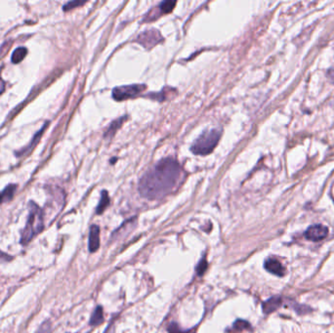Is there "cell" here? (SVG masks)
I'll use <instances>...</instances> for the list:
<instances>
[{
    "instance_id": "obj_7",
    "label": "cell",
    "mask_w": 334,
    "mask_h": 333,
    "mask_svg": "<svg viewBox=\"0 0 334 333\" xmlns=\"http://www.w3.org/2000/svg\"><path fill=\"white\" fill-rule=\"evenodd\" d=\"M264 267L268 272L278 277H284L286 275V268L283 266V264L277 259L269 258L265 261Z\"/></svg>"
},
{
    "instance_id": "obj_21",
    "label": "cell",
    "mask_w": 334,
    "mask_h": 333,
    "mask_svg": "<svg viewBox=\"0 0 334 333\" xmlns=\"http://www.w3.org/2000/svg\"><path fill=\"white\" fill-rule=\"evenodd\" d=\"M4 89H5V83H4V81L0 78V94L4 91Z\"/></svg>"
},
{
    "instance_id": "obj_10",
    "label": "cell",
    "mask_w": 334,
    "mask_h": 333,
    "mask_svg": "<svg viewBox=\"0 0 334 333\" xmlns=\"http://www.w3.org/2000/svg\"><path fill=\"white\" fill-rule=\"evenodd\" d=\"M16 189H17V185H14V184H11V185H8L1 193H0V204L2 203H5V202H8L10 200L13 199L14 197V194L16 192Z\"/></svg>"
},
{
    "instance_id": "obj_15",
    "label": "cell",
    "mask_w": 334,
    "mask_h": 333,
    "mask_svg": "<svg viewBox=\"0 0 334 333\" xmlns=\"http://www.w3.org/2000/svg\"><path fill=\"white\" fill-rule=\"evenodd\" d=\"M125 119H126L125 117H120V118L114 120V121L111 123V125H110V127H109V129L107 130V132L105 134V136H106V137H111V136H113L114 133L116 132V130H117V129L121 126V124L124 122Z\"/></svg>"
},
{
    "instance_id": "obj_19",
    "label": "cell",
    "mask_w": 334,
    "mask_h": 333,
    "mask_svg": "<svg viewBox=\"0 0 334 333\" xmlns=\"http://www.w3.org/2000/svg\"><path fill=\"white\" fill-rule=\"evenodd\" d=\"M85 3V1H71V2H68L67 3L65 6H64V10L65 11H68L70 9H73L74 7L76 6H80V5H83Z\"/></svg>"
},
{
    "instance_id": "obj_20",
    "label": "cell",
    "mask_w": 334,
    "mask_h": 333,
    "mask_svg": "<svg viewBox=\"0 0 334 333\" xmlns=\"http://www.w3.org/2000/svg\"><path fill=\"white\" fill-rule=\"evenodd\" d=\"M328 77L329 79L333 82L334 84V68H331L329 71H328Z\"/></svg>"
},
{
    "instance_id": "obj_3",
    "label": "cell",
    "mask_w": 334,
    "mask_h": 333,
    "mask_svg": "<svg viewBox=\"0 0 334 333\" xmlns=\"http://www.w3.org/2000/svg\"><path fill=\"white\" fill-rule=\"evenodd\" d=\"M221 138V131L216 129L206 130L195 141L191 151L198 156H206L213 152Z\"/></svg>"
},
{
    "instance_id": "obj_18",
    "label": "cell",
    "mask_w": 334,
    "mask_h": 333,
    "mask_svg": "<svg viewBox=\"0 0 334 333\" xmlns=\"http://www.w3.org/2000/svg\"><path fill=\"white\" fill-rule=\"evenodd\" d=\"M167 331H168V333H191V332H184V331H182L179 328L178 326H177V324H174V323H172V324H170L168 326Z\"/></svg>"
},
{
    "instance_id": "obj_13",
    "label": "cell",
    "mask_w": 334,
    "mask_h": 333,
    "mask_svg": "<svg viewBox=\"0 0 334 333\" xmlns=\"http://www.w3.org/2000/svg\"><path fill=\"white\" fill-rule=\"evenodd\" d=\"M110 204V198H109V195H108V192L107 191H103L102 192V197H101V200H100V203L97 207V214H102L105 209L108 207V205Z\"/></svg>"
},
{
    "instance_id": "obj_17",
    "label": "cell",
    "mask_w": 334,
    "mask_h": 333,
    "mask_svg": "<svg viewBox=\"0 0 334 333\" xmlns=\"http://www.w3.org/2000/svg\"><path fill=\"white\" fill-rule=\"evenodd\" d=\"M207 269V261L205 258H202L201 260V262L199 263V265L197 267V272H198V275L199 276H202L205 271Z\"/></svg>"
},
{
    "instance_id": "obj_5",
    "label": "cell",
    "mask_w": 334,
    "mask_h": 333,
    "mask_svg": "<svg viewBox=\"0 0 334 333\" xmlns=\"http://www.w3.org/2000/svg\"><path fill=\"white\" fill-rule=\"evenodd\" d=\"M163 40V37L161 33L156 28H151L147 29L146 31L142 32L136 39V41L141 45H143L145 48H153L154 46L158 44Z\"/></svg>"
},
{
    "instance_id": "obj_4",
    "label": "cell",
    "mask_w": 334,
    "mask_h": 333,
    "mask_svg": "<svg viewBox=\"0 0 334 333\" xmlns=\"http://www.w3.org/2000/svg\"><path fill=\"white\" fill-rule=\"evenodd\" d=\"M146 89L144 84H131L118 86L112 90V97L115 101H124L141 94Z\"/></svg>"
},
{
    "instance_id": "obj_16",
    "label": "cell",
    "mask_w": 334,
    "mask_h": 333,
    "mask_svg": "<svg viewBox=\"0 0 334 333\" xmlns=\"http://www.w3.org/2000/svg\"><path fill=\"white\" fill-rule=\"evenodd\" d=\"M175 5H176V1H163L158 5V8L162 14H166V13H170L175 7Z\"/></svg>"
},
{
    "instance_id": "obj_11",
    "label": "cell",
    "mask_w": 334,
    "mask_h": 333,
    "mask_svg": "<svg viewBox=\"0 0 334 333\" xmlns=\"http://www.w3.org/2000/svg\"><path fill=\"white\" fill-rule=\"evenodd\" d=\"M104 322V311L101 306L97 307L95 311L93 313L91 320H90V325L91 326H98Z\"/></svg>"
},
{
    "instance_id": "obj_1",
    "label": "cell",
    "mask_w": 334,
    "mask_h": 333,
    "mask_svg": "<svg viewBox=\"0 0 334 333\" xmlns=\"http://www.w3.org/2000/svg\"><path fill=\"white\" fill-rule=\"evenodd\" d=\"M182 175L183 169L176 159L163 158L141 178L139 192L148 200H160L177 188Z\"/></svg>"
},
{
    "instance_id": "obj_14",
    "label": "cell",
    "mask_w": 334,
    "mask_h": 333,
    "mask_svg": "<svg viewBox=\"0 0 334 333\" xmlns=\"http://www.w3.org/2000/svg\"><path fill=\"white\" fill-rule=\"evenodd\" d=\"M26 52H27V50H26L24 47H19V48H17V49L13 52V55H12V58H11L12 63H14V64H19L21 61H22V59L25 57Z\"/></svg>"
},
{
    "instance_id": "obj_2",
    "label": "cell",
    "mask_w": 334,
    "mask_h": 333,
    "mask_svg": "<svg viewBox=\"0 0 334 333\" xmlns=\"http://www.w3.org/2000/svg\"><path fill=\"white\" fill-rule=\"evenodd\" d=\"M43 218V212L41 211V209L34 202H30L27 221L23 229L21 239L22 245L28 244L35 235L39 234L42 231L44 226Z\"/></svg>"
},
{
    "instance_id": "obj_12",
    "label": "cell",
    "mask_w": 334,
    "mask_h": 333,
    "mask_svg": "<svg viewBox=\"0 0 334 333\" xmlns=\"http://www.w3.org/2000/svg\"><path fill=\"white\" fill-rule=\"evenodd\" d=\"M250 329H251V327H250V324L248 322L244 321V320H238L234 323L233 328L231 329V332L242 333V332H245V331L250 330Z\"/></svg>"
},
{
    "instance_id": "obj_6",
    "label": "cell",
    "mask_w": 334,
    "mask_h": 333,
    "mask_svg": "<svg viewBox=\"0 0 334 333\" xmlns=\"http://www.w3.org/2000/svg\"><path fill=\"white\" fill-rule=\"evenodd\" d=\"M329 235V229L324 225H313L305 233L307 240L312 242H320L326 239Z\"/></svg>"
},
{
    "instance_id": "obj_8",
    "label": "cell",
    "mask_w": 334,
    "mask_h": 333,
    "mask_svg": "<svg viewBox=\"0 0 334 333\" xmlns=\"http://www.w3.org/2000/svg\"><path fill=\"white\" fill-rule=\"evenodd\" d=\"M88 245H89L90 252H95L99 249V246H100V228L96 225H93L90 228Z\"/></svg>"
},
{
    "instance_id": "obj_9",
    "label": "cell",
    "mask_w": 334,
    "mask_h": 333,
    "mask_svg": "<svg viewBox=\"0 0 334 333\" xmlns=\"http://www.w3.org/2000/svg\"><path fill=\"white\" fill-rule=\"evenodd\" d=\"M283 303V300L280 296H274L270 299H268L267 301H265L262 305V308H263V312L265 314H271L273 312L278 310L281 305Z\"/></svg>"
}]
</instances>
